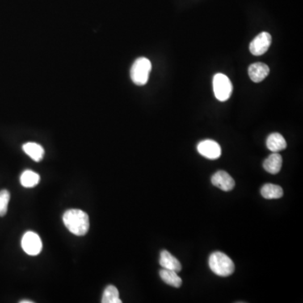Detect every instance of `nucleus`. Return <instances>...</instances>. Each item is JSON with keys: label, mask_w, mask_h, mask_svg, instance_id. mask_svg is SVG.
Here are the masks:
<instances>
[{"label": "nucleus", "mask_w": 303, "mask_h": 303, "mask_svg": "<svg viewBox=\"0 0 303 303\" xmlns=\"http://www.w3.org/2000/svg\"><path fill=\"white\" fill-rule=\"evenodd\" d=\"M64 225L76 236H84L90 229V218L86 212L79 209L68 210L64 213Z\"/></svg>", "instance_id": "1"}, {"label": "nucleus", "mask_w": 303, "mask_h": 303, "mask_svg": "<svg viewBox=\"0 0 303 303\" xmlns=\"http://www.w3.org/2000/svg\"><path fill=\"white\" fill-rule=\"evenodd\" d=\"M210 269L216 275L227 277L234 272V263L227 254L221 252H214L209 258Z\"/></svg>", "instance_id": "2"}, {"label": "nucleus", "mask_w": 303, "mask_h": 303, "mask_svg": "<svg viewBox=\"0 0 303 303\" xmlns=\"http://www.w3.org/2000/svg\"><path fill=\"white\" fill-rule=\"evenodd\" d=\"M152 70V64L150 60L146 57H139L134 62V64L131 68V78L135 85H146L149 78Z\"/></svg>", "instance_id": "3"}, {"label": "nucleus", "mask_w": 303, "mask_h": 303, "mask_svg": "<svg viewBox=\"0 0 303 303\" xmlns=\"http://www.w3.org/2000/svg\"><path fill=\"white\" fill-rule=\"evenodd\" d=\"M213 91L216 99L224 102L230 98L233 92V85L228 76L216 73L213 78Z\"/></svg>", "instance_id": "4"}, {"label": "nucleus", "mask_w": 303, "mask_h": 303, "mask_svg": "<svg viewBox=\"0 0 303 303\" xmlns=\"http://www.w3.org/2000/svg\"><path fill=\"white\" fill-rule=\"evenodd\" d=\"M22 246L24 251L31 256L40 254L43 249V242L37 233L29 231L22 237Z\"/></svg>", "instance_id": "5"}, {"label": "nucleus", "mask_w": 303, "mask_h": 303, "mask_svg": "<svg viewBox=\"0 0 303 303\" xmlns=\"http://www.w3.org/2000/svg\"><path fill=\"white\" fill-rule=\"evenodd\" d=\"M272 43L271 35L268 32H261L258 34L249 45V51L254 56L265 54Z\"/></svg>", "instance_id": "6"}, {"label": "nucleus", "mask_w": 303, "mask_h": 303, "mask_svg": "<svg viewBox=\"0 0 303 303\" xmlns=\"http://www.w3.org/2000/svg\"><path fill=\"white\" fill-rule=\"evenodd\" d=\"M197 150L200 155L208 159H217L221 154V147L213 140H204L199 143Z\"/></svg>", "instance_id": "7"}, {"label": "nucleus", "mask_w": 303, "mask_h": 303, "mask_svg": "<svg viewBox=\"0 0 303 303\" xmlns=\"http://www.w3.org/2000/svg\"><path fill=\"white\" fill-rule=\"evenodd\" d=\"M212 183L213 186L224 191H232L235 186V181L233 177L223 170L217 171L212 175Z\"/></svg>", "instance_id": "8"}, {"label": "nucleus", "mask_w": 303, "mask_h": 303, "mask_svg": "<svg viewBox=\"0 0 303 303\" xmlns=\"http://www.w3.org/2000/svg\"><path fill=\"white\" fill-rule=\"evenodd\" d=\"M270 68L264 63H255L249 66V75L254 83H260L269 75Z\"/></svg>", "instance_id": "9"}, {"label": "nucleus", "mask_w": 303, "mask_h": 303, "mask_svg": "<svg viewBox=\"0 0 303 303\" xmlns=\"http://www.w3.org/2000/svg\"><path fill=\"white\" fill-rule=\"evenodd\" d=\"M160 266L164 269L174 270L176 272H179L182 270V266L179 259L170 254L167 250H163L160 254Z\"/></svg>", "instance_id": "10"}, {"label": "nucleus", "mask_w": 303, "mask_h": 303, "mask_svg": "<svg viewBox=\"0 0 303 303\" xmlns=\"http://www.w3.org/2000/svg\"><path fill=\"white\" fill-rule=\"evenodd\" d=\"M266 146L268 148L269 150L271 151L273 153H278L280 151L286 149L287 144L281 134L278 133V132H275L268 136V138L266 140Z\"/></svg>", "instance_id": "11"}, {"label": "nucleus", "mask_w": 303, "mask_h": 303, "mask_svg": "<svg viewBox=\"0 0 303 303\" xmlns=\"http://www.w3.org/2000/svg\"><path fill=\"white\" fill-rule=\"evenodd\" d=\"M281 166L282 157L278 153H273L264 161V169L270 174H278L281 169Z\"/></svg>", "instance_id": "12"}, {"label": "nucleus", "mask_w": 303, "mask_h": 303, "mask_svg": "<svg viewBox=\"0 0 303 303\" xmlns=\"http://www.w3.org/2000/svg\"><path fill=\"white\" fill-rule=\"evenodd\" d=\"M22 148L24 152L35 162H40L45 154V150L43 147L36 143H26L24 144Z\"/></svg>", "instance_id": "13"}, {"label": "nucleus", "mask_w": 303, "mask_h": 303, "mask_svg": "<svg viewBox=\"0 0 303 303\" xmlns=\"http://www.w3.org/2000/svg\"><path fill=\"white\" fill-rule=\"evenodd\" d=\"M177 273L178 272L174 270L163 268L159 271V275L163 281L165 282L166 284L179 288L182 285V280Z\"/></svg>", "instance_id": "14"}, {"label": "nucleus", "mask_w": 303, "mask_h": 303, "mask_svg": "<svg viewBox=\"0 0 303 303\" xmlns=\"http://www.w3.org/2000/svg\"><path fill=\"white\" fill-rule=\"evenodd\" d=\"M261 195L264 198L272 200V199H280L283 196V189L277 185L266 184L261 188Z\"/></svg>", "instance_id": "15"}, {"label": "nucleus", "mask_w": 303, "mask_h": 303, "mask_svg": "<svg viewBox=\"0 0 303 303\" xmlns=\"http://www.w3.org/2000/svg\"><path fill=\"white\" fill-rule=\"evenodd\" d=\"M40 175L35 172L27 169L22 173L21 175V184L26 188H32L37 186L40 182Z\"/></svg>", "instance_id": "16"}, {"label": "nucleus", "mask_w": 303, "mask_h": 303, "mask_svg": "<svg viewBox=\"0 0 303 303\" xmlns=\"http://www.w3.org/2000/svg\"><path fill=\"white\" fill-rule=\"evenodd\" d=\"M102 303H122V300L120 299L119 291L116 287L114 286H108L104 291L103 296H102Z\"/></svg>", "instance_id": "17"}, {"label": "nucleus", "mask_w": 303, "mask_h": 303, "mask_svg": "<svg viewBox=\"0 0 303 303\" xmlns=\"http://www.w3.org/2000/svg\"><path fill=\"white\" fill-rule=\"evenodd\" d=\"M10 194L6 190L0 191V216H5L7 213L8 205L10 202Z\"/></svg>", "instance_id": "18"}, {"label": "nucleus", "mask_w": 303, "mask_h": 303, "mask_svg": "<svg viewBox=\"0 0 303 303\" xmlns=\"http://www.w3.org/2000/svg\"><path fill=\"white\" fill-rule=\"evenodd\" d=\"M34 301H30V300H22L19 301V303H33Z\"/></svg>", "instance_id": "19"}]
</instances>
